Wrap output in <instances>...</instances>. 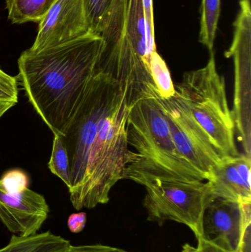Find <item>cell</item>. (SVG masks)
<instances>
[{"mask_svg": "<svg viewBox=\"0 0 251 252\" xmlns=\"http://www.w3.org/2000/svg\"><path fill=\"white\" fill-rule=\"evenodd\" d=\"M103 41L88 32L18 60L19 79L32 107L53 134L61 135L94 76Z\"/></svg>", "mask_w": 251, "mask_h": 252, "instance_id": "1", "label": "cell"}, {"mask_svg": "<svg viewBox=\"0 0 251 252\" xmlns=\"http://www.w3.org/2000/svg\"><path fill=\"white\" fill-rule=\"evenodd\" d=\"M87 221V216L85 213H74L68 219L67 224L72 233H79L85 228Z\"/></svg>", "mask_w": 251, "mask_h": 252, "instance_id": "25", "label": "cell"}, {"mask_svg": "<svg viewBox=\"0 0 251 252\" xmlns=\"http://www.w3.org/2000/svg\"><path fill=\"white\" fill-rule=\"evenodd\" d=\"M49 211L41 194L28 188L12 195L0 182V220L10 232L23 236L34 235L47 220Z\"/></svg>", "mask_w": 251, "mask_h": 252, "instance_id": "12", "label": "cell"}, {"mask_svg": "<svg viewBox=\"0 0 251 252\" xmlns=\"http://www.w3.org/2000/svg\"><path fill=\"white\" fill-rule=\"evenodd\" d=\"M206 66L185 72L175 85V94L209 135L223 158L240 154L235 143V123L227 100L224 77L217 69L213 52Z\"/></svg>", "mask_w": 251, "mask_h": 252, "instance_id": "5", "label": "cell"}, {"mask_svg": "<svg viewBox=\"0 0 251 252\" xmlns=\"http://www.w3.org/2000/svg\"><path fill=\"white\" fill-rule=\"evenodd\" d=\"M50 171L61 179L69 189L71 187L67 151L59 135L54 134L51 157L48 163Z\"/></svg>", "mask_w": 251, "mask_h": 252, "instance_id": "19", "label": "cell"}, {"mask_svg": "<svg viewBox=\"0 0 251 252\" xmlns=\"http://www.w3.org/2000/svg\"><path fill=\"white\" fill-rule=\"evenodd\" d=\"M0 182L6 192L16 195L28 189L29 179L23 170L13 169L4 173L0 179Z\"/></svg>", "mask_w": 251, "mask_h": 252, "instance_id": "20", "label": "cell"}, {"mask_svg": "<svg viewBox=\"0 0 251 252\" xmlns=\"http://www.w3.org/2000/svg\"><path fill=\"white\" fill-rule=\"evenodd\" d=\"M55 1L56 0H5L7 17L13 24L39 23Z\"/></svg>", "mask_w": 251, "mask_h": 252, "instance_id": "15", "label": "cell"}, {"mask_svg": "<svg viewBox=\"0 0 251 252\" xmlns=\"http://www.w3.org/2000/svg\"><path fill=\"white\" fill-rule=\"evenodd\" d=\"M221 11V0H201L199 41L212 52Z\"/></svg>", "mask_w": 251, "mask_h": 252, "instance_id": "16", "label": "cell"}, {"mask_svg": "<svg viewBox=\"0 0 251 252\" xmlns=\"http://www.w3.org/2000/svg\"><path fill=\"white\" fill-rule=\"evenodd\" d=\"M145 16L146 30H147V46L150 53L156 51L155 43L154 16H153V0H142Z\"/></svg>", "mask_w": 251, "mask_h": 252, "instance_id": "22", "label": "cell"}, {"mask_svg": "<svg viewBox=\"0 0 251 252\" xmlns=\"http://www.w3.org/2000/svg\"><path fill=\"white\" fill-rule=\"evenodd\" d=\"M197 247H193L190 244H186L183 246L181 252H231L217 245L204 237H200L197 238Z\"/></svg>", "mask_w": 251, "mask_h": 252, "instance_id": "23", "label": "cell"}, {"mask_svg": "<svg viewBox=\"0 0 251 252\" xmlns=\"http://www.w3.org/2000/svg\"><path fill=\"white\" fill-rule=\"evenodd\" d=\"M89 32L100 35L117 0H84Z\"/></svg>", "mask_w": 251, "mask_h": 252, "instance_id": "17", "label": "cell"}, {"mask_svg": "<svg viewBox=\"0 0 251 252\" xmlns=\"http://www.w3.org/2000/svg\"><path fill=\"white\" fill-rule=\"evenodd\" d=\"M84 0H56L39 22L32 51L72 41L88 33Z\"/></svg>", "mask_w": 251, "mask_h": 252, "instance_id": "11", "label": "cell"}, {"mask_svg": "<svg viewBox=\"0 0 251 252\" xmlns=\"http://www.w3.org/2000/svg\"><path fill=\"white\" fill-rule=\"evenodd\" d=\"M127 139L134 151H128L123 179L139 185L152 179L205 180L175 148L156 98L142 99L131 108Z\"/></svg>", "mask_w": 251, "mask_h": 252, "instance_id": "3", "label": "cell"}, {"mask_svg": "<svg viewBox=\"0 0 251 252\" xmlns=\"http://www.w3.org/2000/svg\"><path fill=\"white\" fill-rule=\"evenodd\" d=\"M171 136L181 157L208 181L211 171L222 159L209 135L192 116L176 94L156 97Z\"/></svg>", "mask_w": 251, "mask_h": 252, "instance_id": "8", "label": "cell"}, {"mask_svg": "<svg viewBox=\"0 0 251 252\" xmlns=\"http://www.w3.org/2000/svg\"><path fill=\"white\" fill-rule=\"evenodd\" d=\"M251 158L245 154L223 158L208 179L215 198L251 203Z\"/></svg>", "mask_w": 251, "mask_h": 252, "instance_id": "13", "label": "cell"}, {"mask_svg": "<svg viewBox=\"0 0 251 252\" xmlns=\"http://www.w3.org/2000/svg\"><path fill=\"white\" fill-rule=\"evenodd\" d=\"M141 185L146 189L144 207L148 220H174L188 226L196 238L203 237V214L215 198L208 181L152 179Z\"/></svg>", "mask_w": 251, "mask_h": 252, "instance_id": "7", "label": "cell"}, {"mask_svg": "<svg viewBox=\"0 0 251 252\" xmlns=\"http://www.w3.org/2000/svg\"><path fill=\"white\" fill-rule=\"evenodd\" d=\"M18 94L16 78L7 75L0 68V99L17 103Z\"/></svg>", "mask_w": 251, "mask_h": 252, "instance_id": "21", "label": "cell"}, {"mask_svg": "<svg viewBox=\"0 0 251 252\" xmlns=\"http://www.w3.org/2000/svg\"><path fill=\"white\" fill-rule=\"evenodd\" d=\"M100 37L103 45L95 72L116 81L128 109L139 100L159 97L149 66L142 0H117Z\"/></svg>", "mask_w": 251, "mask_h": 252, "instance_id": "2", "label": "cell"}, {"mask_svg": "<svg viewBox=\"0 0 251 252\" xmlns=\"http://www.w3.org/2000/svg\"><path fill=\"white\" fill-rule=\"evenodd\" d=\"M234 38L225 56L234 58L235 66L234 109L231 111L245 155L251 158V9L248 1L240 3L234 22Z\"/></svg>", "mask_w": 251, "mask_h": 252, "instance_id": "9", "label": "cell"}, {"mask_svg": "<svg viewBox=\"0 0 251 252\" xmlns=\"http://www.w3.org/2000/svg\"><path fill=\"white\" fill-rule=\"evenodd\" d=\"M16 104V103H13V102L0 99V118L4 115L5 112H7L9 109H11Z\"/></svg>", "mask_w": 251, "mask_h": 252, "instance_id": "26", "label": "cell"}, {"mask_svg": "<svg viewBox=\"0 0 251 252\" xmlns=\"http://www.w3.org/2000/svg\"><path fill=\"white\" fill-rule=\"evenodd\" d=\"M120 93V87L110 76L94 72L81 104L62 134L59 135L69 157V193L82 185L99 122Z\"/></svg>", "mask_w": 251, "mask_h": 252, "instance_id": "6", "label": "cell"}, {"mask_svg": "<svg viewBox=\"0 0 251 252\" xmlns=\"http://www.w3.org/2000/svg\"><path fill=\"white\" fill-rule=\"evenodd\" d=\"M149 66L152 78L160 98L169 99L175 94L170 72L162 56L153 51L149 58Z\"/></svg>", "mask_w": 251, "mask_h": 252, "instance_id": "18", "label": "cell"}, {"mask_svg": "<svg viewBox=\"0 0 251 252\" xmlns=\"http://www.w3.org/2000/svg\"><path fill=\"white\" fill-rule=\"evenodd\" d=\"M130 110L120 93L100 119L84 182L69 193L75 210L94 208L109 202L112 188L123 179L129 151L127 121Z\"/></svg>", "mask_w": 251, "mask_h": 252, "instance_id": "4", "label": "cell"}, {"mask_svg": "<svg viewBox=\"0 0 251 252\" xmlns=\"http://www.w3.org/2000/svg\"><path fill=\"white\" fill-rule=\"evenodd\" d=\"M63 252H129L121 249L114 248L109 246L96 244V245L72 246Z\"/></svg>", "mask_w": 251, "mask_h": 252, "instance_id": "24", "label": "cell"}, {"mask_svg": "<svg viewBox=\"0 0 251 252\" xmlns=\"http://www.w3.org/2000/svg\"><path fill=\"white\" fill-rule=\"evenodd\" d=\"M69 241L50 232L26 235H13L0 252H63L70 247Z\"/></svg>", "mask_w": 251, "mask_h": 252, "instance_id": "14", "label": "cell"}, {"mask_svg": "<svg viewBox=\"0 0 251 252\" xmlns=\"http://www.w3.org/2000/svg\"><path fill=\"white\" fill-rule=\"evenodd\" d=\"M251 203L215 198L205 210L203 237L231 252H251Z\"/></svg>", "mask_w": 251, "mask_h": 252, "instance_id": "10", "label": "cell"}]
</instances>
